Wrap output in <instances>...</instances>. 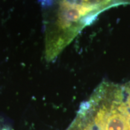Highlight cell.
Segmentation results:
<instances>
[{"label": "cell", "mask_w": 130, "mask_h": 130, "mask_svg": "<svg viewBox=\"0 0 130 130\" xmlns=\"http://www.w3.org/2000/svg\"><path fill=\"white\" fill-rule=\"evenodd\" d=\"M126 102H127V101H126ZM127 103H128V105H129V108H130V104L128 103V102H127Z\"/></svg>", "instance_id": "3"}, {"label": "cell", "mask_w": 130, "mask_h": 130, "mask_svg": "<svg viewBox=\"0 0 130 130\" xmlns=\"http://www.w3.org/2000/svg\"><path fill=\"white\" fill-rule=\"evenodd\" d=\"M119 3H120V4H122V1H121V0H119Z\"/></svg>", "instance_id": "2"}, {"label": "cell", "mask_w": 130, "mask_h": 130, "mask_svg": "<svg viewBox=\"0 0 130 130\" xmlns=\"http://www.w3.org/2000/svg\"><path fill=\"white\" fill-rule=\"evenodd\" d=\"M123 86L126 101L130 104V81Z\"/></svg>", "instance_id": "1"}]
</instances>
